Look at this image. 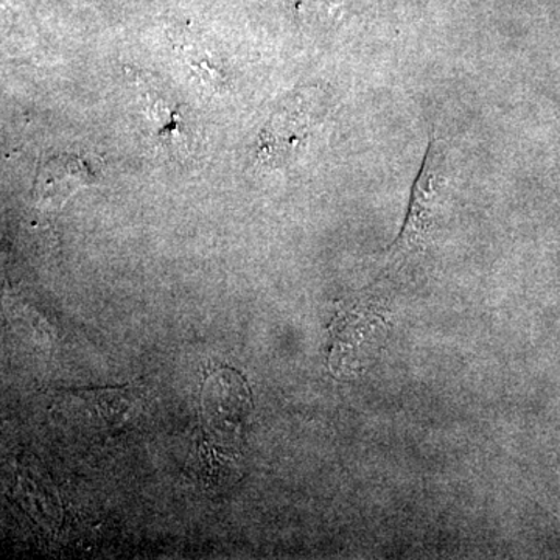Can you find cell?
<instances>
[{
	"mask_svg": "<svg viewBox=\"0 0 560 560\" xmlns=\"http://www.w3.org/2000/svg\"><path fill=\"white\" fill-rule=\"evenodd\" d=\"M445 154L431 136L425 160L412 187L410 210L396 245L388 254V270L405 264L429 243L436 223L438 206L445 186Z\"/></svg>",
	"mask_w": 560,
	"mask_h": 560,
	"instance_id": "1",
	"label": "cell"
},
{
	"mask_svg": "<svg viewBox=\"0 0 560 560\" xmlns=\"http://www.w3.org/2000/svg\"><path fill=\"white\" fill-rule=\"evenodd\" d=\"M98 175L90 158L62 153L44 161L35 180V201L39 209L58 210L84 187L97 184Z\"/></svg>",
	"mask_w": 560,
	"mask_h": 560,
	"instance_id": "2",
	"label": "cell"
},
{
	"mask_svg": "<svg viewBox=\"0 0 560 560\" xmlns=\"http://www.w3.org/2000/svg\"><path fill=\"white\" fill-rule=\"evenodd\" d=\"M86 393L84 396L92 400L102 418L113 425L120 423L130 410L132 394L128 388L86 390Z\"/></svg>",
	"mask_w": 560,
	"mask_h": 560,
	"instance_id": "3",
	"label": "cell"
}]
</instances>
